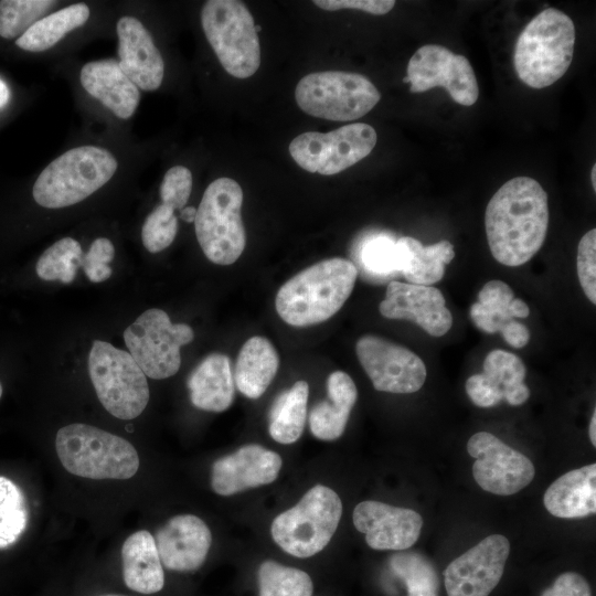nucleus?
I'll list each match as a JSON object with an SVG mask.
<instances>
[{"label": "nucleus", "mask_w": 596, "mask_h": 596, "mask_svg": "<svg viewBox=\"0 0 596 596\" xmlns=\"http://www.w3.org/2000/svg\"><path fill=\"white\" fill-rule=\"evenodd\" d=\"M579 285L592 304H596V230L584 234L578 243L576 258Z\"/></svg>", "instance_id": "58836bf2"}, {"label": "nucleus", "mask_w": 596, "mask_h": 596, "mask_svg": "<svg viewBox=\"0 0 596 596\" xmlns=\"http://www.w3.org/2000/svg\"><path fill=\"white\" fill-rule=\"evenodd\" d=\"M406 72L412 93L439 86L462 106H471L478 99L479 87L470 62L445 46H421L409 58Z\"/></svg>", "instance_id": "ddd939ff"}, {"label": "nucleus", "mask_w": 596, "mask_h": 596, "mask_svg": "<svg viewBox=\"0 0 596 596\" xmlns=\"http://www.w3.org/2000/svg\"><path fill=\"white\" fill-rule=\"evenodd\" d=\"M510 553V542L492 534L459 555L444 572L448 596H488L500 582Z\"/></svg>", "instance_id": "dca6fc26"}, {"label": "nucleus", "mask_w": 596, "mask_h": 596, "mask_svg": "<svg viewBox=\"0 0 596 596\" xmlns=\"http://www.w3.org/2000/svg\"><path fill=\"white\" fill-rule=\"evenodd\" d=\"M544 507L562 519H577L596 512V465L573 469L558 477L545 491Z\"/></svg>", "instance_id": "5701e85b"}, {"label": "nucleus", "mask_w": 596, "mask_h": 596, "mask_svg": "<svg viewBox=\"0 0 596 596\" xmlns=\"http://www.w3.org/2000/svg\"><path fill=\"white\" fill-rule=\"evenodd\" d=\"M514 298L511 287L498 279L488 281L478 294V302L490 313L512 319L509 305Z\"/></svg>", "instance_id": "79ce46f5"}, {"label": "nucleus", "mask_w": 596, "mask_h": 596, "mask_svg": "<svg viewBox=\"0 0 596 596\" xmlns=\"http://www.w3.org/2000/svg\"><path fill=\"white\" fill-rule=\"evenodd\" d=\"M547 226V194L529 177L507 181L486 207L485 227L490 252L505 266L529 262L542 247Z\"/></svg>", "instance_id": "f257e3e1"}, {"label": "nucleus", "mask_w": 596, "mask_h": 596, "mask_svg": "<svg viewBox=\"0 0 596 596\" xmlns=\"http://www.w3.org/2000/svg\"><path fill=\"white\" fill-rule=\"evenodd\" d=\"M308 394V383L297 381L275 398L268 415V432L275 441L288 445L300 438L306 424Z\"/></svg>", "instance_id": "c85d7f7f"}, {"label": "nucleus", "mask_w": 596, "mask_h": 596, "mask_svg": "<svg viewBox=\"0 0 596 596\" xmlns=\"http://www.w3.org/2000/svg\"><path fill=\"white\" fill-rule=\"evenodd\" d=\"M279 365V356L274 345L264 337L249 338L240 350L234 382L246 397H260L274 380Z\"/></svg>", "instance_id": "cd10ccee"}, {"label": "nucleus", "mask_w": 596, "mask_h": 596, "mask_svg": "<svg viewBox=\"0 0 596 596\" xmlns=\"http://www.w3.org/2000/svg\"><path fill=\"white\" fill-rule=\"evenodd\" d=\"M575 25L563 11L546 8L520 33L513 53L518 77L541 89L558 81L568 70L574 53Z\"/></svg>", "instance_id": "7ed1b4c3"}, {"label": "nucleus", "mask_w": 596, "mask_h": 596, "mask_svg": "<svg viewBox=\"0 0 596 596\" xmlns=\"http://www.w3.org/2000/svg\"><path fill=\"white\" fill-rule=\"evenodd\" d=\"M191 403L199 409L220 413L234 400L235 382L227 355L211 353L188 379Z\"/></svg>", "instance_id": "b1692460"}, {"label": "nucleus", "mask_w": 596, "mask_h": 596, "mask_svg": "<svg viewBox=\"0 0 596 596\" xmlns=\"http://www.w3.org/2000/svg\"><path fill=\"white\" fill-rule=\"evenodd\" d=\"M56 454L72 475L89 479H129L139 469L136 448L125 438L83 423L60 428Z\"/></svg>", "instance_id": "20e7f679"}, {"label": "nucleus", "mask_w": 596, "mask_h": 596, "mask_svg": "<svg viewBox=\"0 0 596 596\" xmlns=\"http://www.w3.org/2000/svg\"><path fill=\"white\" fill-rule=\"evenodd\" d=\"M10 98V91L7 84L0 78V108L4 107Z\"/></svg>", "instance_id": "8fccbe9b"}, {"label": "nucleus", "mask_w": 596, "mask_h": 596, "mask_svg": "<svg viewBox=\"0 0 596 596\" xmlns=\"http://www.w3.org/2000/svg\"><path fill=\"white\" fill-rule=\"evenodd\" d=\"M204 34L223 68L247 78L260 65V45L254 19L242 1L210 0L201 11Z\"/></svg>", "instance_id": "6e6552de"}, {"label": "nucleus", "mask_w": 596, "mask_h": 596, "mask_svg": "<svg viewBox=\"0 0 596 596\" xmlns=\"http://www.w3.org/2000/svg\"><path fill=\"white\" fill-rule=\"evenodd\" d=\"M342 515L340 497L331 488L316 485L292 508L278 514L270 525L274 542L295 557H310L333 536Z\"/></svg>", "instance_id": "0eeeda50"}, {"label": "nucleus", "mask_w": 596, "mask_h": 596, "mask_svg": "<svg viewBox=\"0 0 596 596\" xmlns=\"http://www.w3.org/2000/svg\"><path fill=\"white\" fill-rule=\"evenodd\" d=\"M119 66L140 89L156 91L164 75L163 58L152 36L136 18L125 15L117 22Z\"/></svg>", "instance_id": "412c9836"}, {"label": "nucleus", "mask_w": 596, "mask_h": 596, "mask_svg": "<svg viewBox=\"0 0 596 596\" xmlns=\"http://www.w3.org/2000/svg\"><path fill=\"white\" fill-rule=\"evenodd\" d=\"M398 272L409 284L430 286L445 274V265L455 257L448 241L424 246L418 240L403 236L396 242Z\"/></svg>", "instance_id": "bb28decb"}, {"label": "nucleus", "mask_w": 596, "mask_h": 596, "mask_svg": "<svg viewBox=\"0 0 596 596\" xmlns=\"http://www.w3.org/2000/svg\"><path fill=\"white\" fill-rule=\"evenodd\" d=\"M466 393L479 407H492L503 400L502 393L482 374H473L466 381Z\"/></svg>", "instance_id": "37998d69"}, {"label": "nucleus", "mask_w": 596, "mask_h": 596, "mask_svg": "<svg viewBox=\"0 0 596 596\" xmlns=\"http://www.w3.org/2000/svg\"><path fill=\"white\" fill-rule=\"evenodd\" d=\"M500 332L504 341L515 349L525 347L530 340L529 329L515 320L508 321Z\"/></svg>", "instance_id": "49530a36"}, {"label": "nucleus", "mask_w": 596, "mask_h": 596, "mask_svg": "<svg viewBox=\"0 0 596 596\" xmlns=\"http://www.w3.org/2000/svg\"><path fill=\"white\" fill-rule=\"evenodd\" d=\"M595 174H596V164L593 166L592 173H590V179H592V184H593L594 190L596 189Z\"/></svg>", "instance_id": "603ef678"}, {"label": "nucleus", "mask_w": 596, "mask_h": 596, "mask_svg": "<svg viewBox=\"0 0 596 596\" xmlns=\"http://www.w3.org/2000/svg\"><path fill=\"white\" fill-rule=\"evenodd\" d=\"M355 529L365 534L366 544L379 551H403L419 538L423 518L415 510L380 501H362L353 510Z\"/></svg>", "instance_id": "f3484780"}, {"label": "nucleus", "mask_w": 596, "mask_h": 596, "mask_svg": "<svg viewBox=\"0 0 596 596\" xmlns=\"http://www.w3.org/2000/svg\"><path fill=\"white\" fill-rule=\"evenodd\" d=\"M312 2L327 11L356 9L374 15L385 14L395 6L393 0H315Z\"/></svg>", "instance_id": "c03bdc74"}, {"label": "nucleus", "mask_w": 596, "mask_h": 596, "mask_svg": "<svg viewBox=\"0 0 596 596\" xmlns=\"http://www.w3.org/2000/svg\"><path fill=\"white\" fill-rule=\"evenodd\" d=\"M123 576L126 586L141 594L162 589L164 574L155 538L146 530L129 535L121 547Z\"/></svg>", "instance_id": "a878e982"}, {"label": "nucleus", "mask_w": 596, "mask_h": 596, "mask_svg": "<svg viewBox=\"0 0 596 596\" xmlns=\"http://www.w3.org/2000/svg\"><path fill=\"white\" fill-rule=\"evenodd\" d=\"M328 398L316 404L309 414L311 434L321 440H336L344 433L358 390L349 374L332 372L327 380Z\"/></svg>", "instance_id": "393cba45"}, {"label": "nucleus", "mask_w": 596, "mask_h": 596, "mask_svg": "<svg viewBox=\"0 0 596 596\" xmlns=\"http://www.w3.org/2000/svg\"><path fill=\"white\" fill-rule=\"evenodd\" d=\"M259 596H311L310 576L298 568L275 561H264L257 572Z\"/></svg>", "instance_id": "2f4dec72"}, {"label": "nucleus", "mask_w": 596, "mask_h": 596, "mask_svg": "<svg viewBox=\"0 0 596 596\" xmlns=\"http://www.w3.org/2000/svg\"><path fill=\"white\" fill-rule=\"evenodd\" d=\"M358 269L342 257L316 263L288 279L277 291L278 316L294 327L323 322L336 315L350 297Z\"/></svg>", "instance_id": "f03ea898"}, {"label": "nucleus", "mask_w": 596, "mask_h": 596, "mask_svg": "<svg viewBox=\"0 0 596 596\" xmlns=\"http://www.w3.org/2000/svg\"><path fill=\"white\" fill-rule=\"evenodd\" d=\"M361 259L372 274L390 275L398 272L396 244L385 235L369 240L362 247Z\"/></svg>", "instance_id": "4c0bfd02"}, {"label": "nucleus", "mask_w": 596, "mask_h": 596, "mask_svg": "<svg viewBox=\"0 0 596 596\" xmlns=\"http://www.w3.org/2000/svg\"><path fill=\"white\" fill-rule=\"evenodd\" d=\"M377 141L375 129L354 123L329 132L307 131L289 143V153L304 170L337 174L371 153Z\"/></svg>", "instance_id": "f8f14e48"}, {"label": "nucleus", "mask_w": 596, "mask_h": 596, "mask_svg": "<svg viewBox=\"0 0 596 596\" xmlns=\"http://www.w3.org/2000/svg\"><path fill=\"white\" fill-rule=\"evenodd\" d=\"M355 352L376 391L409 394L425 383L427 372L423 360L403 345L365 334L356 341Z\"/></svg>", "instance_id": "4468645a"}, {"label": "nucleus", "mask_w": 596, "mask_h": 596, "mask_svg": "<svg viewBox=\"0 0 596 596\" xmlns=\"http://www.w3.org/2000/svg\"><path fill=\"white\" fill-rule=\"evenodd\" d=\"M88 372L99 402L113 416L129 421L143 412L149 402L148 382L129 352L95 340Z\"/></svg>", "instance_id": "1a4fd4ad"}, {"label": "nucleus", "mask_w": 596, "mask_h": 596, "mask_svg": "<svg viewBox=\"0 0 596 596\" xmlns=\"http://www.w3.org/2000/svg\"><path fill=\"white\" fill-rule=\"evenodd\" d=\"M467 450L476 459L473 478L485 491L498 496L514 494L534 478L532 461L491 433L473 434L467 443Z\"/></svg>", "instance_id": "2eb2a0df"}, {"label": "nucleus", "mask_w": 596, "mask_h": 596, "mask_svg": "<svg viewBox=\"0 0 596 596\" xmlns=\"http://www.w3.org/2000/svg\"><path fill=\"white\" fill-rule=\"evenodd\" d=\"M88 18L89 8L86 4H71L36 21L15 40V44L30 52L49 50L67 33L84 25Z\"/></svg>", "instance_id": "c756f323"}, {"label": "nucleus", "mask_w": 596, "mask_h": 596, "mask_svg": "<svg viewBox=\"0 0 596 596\" xmlns=\"http://www.w3.org/2000/svg\"><path fill=\"white\" fill-rule=\"evenodd\" d=\"M115 248L113 243L106 237L96 238L82 260L85 275L93 283H100L108 279L111 268L108 264L113 260Z\"/></svg>", "instance_id": "a19ab883"}, {"label": "nucleus", "mask_w": 596, "mask_h": 596, "mask_svg": "<svg viewBox=\"0 0 596 596\" xmlns=\"http://www.w3.org/2000/svg\"><path fill=\"white\" fill-rule=\"evenodd\" d=\"M482 374L498 389L509 405L519 406L530 396L524 384L526 368L522 360L508 351L496 349L483 360Z\"/></svg>", "instance_id": "7c9ffc66"}, {"label": "nucleus", "mask_w": 596, "mask_h": 596, "mask_svg": "<svg viewBox=\"0 0 596 596\" xmlns=\"http://www.w3.org/2000/svg\"><path fill=\"white\" fill-rule=\"evenodd\" d=\"M195 215L196 209L194 206H187L181 210V219L187 223L194 222Z\"/></svg>", "instance_id": "09e8293b"}, {"label": "nucleus", "mask_w": 596, "mask_h": 596, "mask_svg": "<svg viewBox=\"0 0 596 596\" xmlns=\"http://www.w3.org/2000/svg\"><path fill=\"white\" fill-rule=\"evenodd\" d=\"M177 232L178 219L174 210L161 203L147 216L142 225V244L150 253H159L170 246Z\"/></svg>", "instance_id": "e433bc0d"}, {"label": "nucleus", "mask_w": 596, "mask_h": 596, "mask_svg": "<svg viewBox=\"0 0 596 596\" xmlns=\"http://www.w3.org/2000/svg\"><path fill=\"white\" fill-rule=\"evenodd\" d=\"M295 98L310 116L348 121L366 115L380 102L381 94L362 74L326 71L304 76L296 86Z\"/></svg>", "instance_id": "9d476101"}, {"label": "nucleus", "mask_w": 596, "mask_h": 596, "mask_svg": "<svg viewBox=\"0 0 596 596\" xmlns=\"http://www.w3.org/2000/svg\"><path fill=\"white\" fill-rule=\"evenodd\" d=\"M255 31L256 32L260 31V26L255 24Z\"/></svg>", "instance_id": "864d4df0"}, {"label": "nucleus", "mask_w": 596, "mask_h": 596, "mask_svg": "<svg viewBox=\"0 0 596 596\" xmlns=\"http://www.w3.org/2000/svg\"><path fill=\"white\" fill-rule=\"evenodd\" d=\"M54 4L49 0L0 1V36L19 39Z\"/></svg>", "instance_id": "c9c22d12"}, {"label": "nucleus", "mask_w": 596, "mask_h": 596, "mask_svg": "<svg viewBox=\"0 0 596 596\" xmlns=\"http://www.w3.org/2000/svg\"><path fill=\"white\" fill-rule=\"evenodd\" d=\"M191 190V171L187 167L174 166L166 172L160 185L162 204L173 210H182L190 198Z\"/></svg>", "instance_id": "ea45409f"}, {"label": "nucleus", "mask_w": 596, "mask_h": 596, "mask_svg": "<svg viewBox=\"0 0 596 596\" xmlns=\"http://www.w3.org/2000/svg\"><path fill=\"white\" fill-rule=\"evenodd\" d=\"M105 596H117V595H105Z\"/></svg>", "instance_id": "6e6d98bb"}, {"label": "nucleus", "mask_w": 596, "mask_h": 596, "mask_svg": "<svg viewBox=\"0 0 596 596\" xmlns=\"http://www.w3.org/2000/svg\"><path fill=\"white\" fill-rule=\"evenodd\" d=\"M509 311L512 317L526 318L530 315L529 306L519 298H513L509 305Z\"/></svg>", "instance_id": "de8ad7c7"}, {"label": "nucleus", "mask_w": 596, "mask_h": 596, "mask_svg": "<svg viewBox=\"0 0 596 596\" xmlns=\"http://www.w3.org/2000/svg\"><path fill=\"white\" fill-rule=\"evenodd\" d=\"M28 508L21 489L0 476V549L13 544L24 532Z\"/></svg>", "instance_id": "f704fd0d"}, {"label": "nucleus", "mask_w": 596, "mask_h": 596, "mask_svg": "<svg viewBox=\"0 0 596 596\" xmlns=\"http://www.w3.org/2000/svg\"><path fill=\"white\" fill-rule=\"evenodd\" d=\"M589 439L596 446V412H594L589 423Z\"/></svg>", "instance_id": "3c124183"}, {"label": "nucleus", "mask_w": 596, "mask_h": 596, "mask_svg": "<svg viewBox=\"0 0 596 596\" xmlns=\"http://www.w3.org/2000/svg\"><path fill=\"white\" fill-rule=\"evenodd\" d=\"M1 395H2V384L0 383V398H1Z\"/></svg>", "instance_id": "5fc2aeb1"}, {"label": "nucleus", "mask_w": 596, "mask_h": 596, "mask_svg": "<svg viewBox=\"0 0 596 596\" xmlns=\"http://www.w3.org/2000/svg\"><path fill=\"white\" fill-rule=\"evenodd\" d=\"M83 252L79 243L72 237H63L50 246L35 265L38 276L43 280H60L70 284L82 266Z\"/></svg>", "instance_id": "473e14b6"}, {"label": "nucleus", "mask_w": 596, "mask_h": 596, "mask_svg": "<svg viewBox=\"0 0 596 596\" xmlns=\"http://www.w3.org/2000/svg\"><path fill=\"white\" fill-rule=\"evenodd\" d=\"M392 571L407 587V596H438L439 579L433 564L418 553H397L391 556Z\"/></svg>", "instance_id": "72a5a7b5"}, {"label": "nucleus", "mask_w": 596, "mask_h": 596, "mask_svg": "<svg viewBox=\"0 0 596 596\" xmlns=\"http://www.w3.org/2000/svg\"><path fill=\"white\" fill-rule=\"evenodd\" d=\"M242 203L243 190L231 178H219L204 191L194 225L196 240L210 262L231 265L242 255L246 245Z\"/></svg>", "instance_id": "423d86ee"}, {"label": "nucleus", "mask_w": 596, "mask_h": 596, "mask_svg": "<svg viewBox=\"0 0 596 596\" xmlns=\"http://www.w3.org/2000/svg\"><path fill=\"white\" fill-rule=\"evenodd\" d=\"M281 457L260 445L248 444L212 465L211 486L220 496L272 483L281 469Z\"/></svg>", "instance_id": "6ab92c4d"}, {"label": "nucleus", "mask_w": 596, "mask_h": 596, "mask_svg": "<svg viewBox=\"0 0 596 596\" xmlns=\"http://www.w3.org/2000/svg\"><path fill=\"white\" fill-rule=\"evenodd\" d=\"M155 542L166 568L189 572L204 563L212 534L202 519L193 514H180L158 530Z\"/></svg>", "instance_id": "aec40b11"}, {"label": "nucleus", "mask_w": 596, "mask_h": 596, "mask_svg": "<svg viewBox=\"0 0 596 596\" xmlns=\"http://www.w3.org/2000/svg\"><path fill=\"white\" fill-rule=\"evenodd\" d=\"M379 310L387 319L413 321L433 337L446 334L453 326V316L445 298L433 286L392 280Z\"/></svg>", "instance_id": "a211bd4d"}, {"label": "nucleus", "mask_w": 596, "mask_h": 596, "mask_svg": "<svg viewBox=\"0 0 596 596\" xmlns=\"http://www.w3.org/2000/svg\"><path fill=\"white\" fill-rule=\"evenodd\" d=\"M84 89L111 110L117 117L128 119L138 107L139 88L126 76L115 60L86 63L81 70Z\"/></svg>", "instance_id": "4be33fe9"}, {"label": "nucleus", "mask_w": 596, "mask_h": 596, "mask_svg": "<svg viewBox=\"0 0 596 596\" xmlns=\"http://www.w3.org/2000/svg\"><path fill=\"white\" fill-rule=\"evenodd\" d=\"M117 170L115 157L96 146H81L54 159L38 177L32 194L38 204L61 209L76 204L107 183Z\"/></svg>", "instance_id": "39448f33"}, {"label": "nucleus", "mask_w": 596, "mask_h": 596, "mask_svg": "<svg viewBox=\"0 0 596 596\" xmlns=\"http://www.w3.org/2000/svg\"><path fill=\"white\" fill-rule=\"evenodd\" d=\"M194 338L185 323H172L168 313L152 308L142 312L126 330L129 354L146 376L162 380L174 375L181 364L180 348Z\"/></svg>", "instance_id": "9b49d317"}, {"label": "nucleus", "mask_w": 596, "mask_h": 596, "mask_svg": "<svg viewBox=\"0 0 596 596\" xmlns=\"http://www.w3.org/2000/svg\"><path fill=\"white\" fill-rule=\"evenodd\" d=\"M541 596H592V594L590 587L583 576L574 572H566L561 574Z\"/></svg>", "instance_id": "a18cd8bd"}]
</instances>
